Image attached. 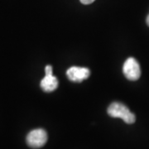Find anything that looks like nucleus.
I'll use <instances>...</instances> for the list:
<instances>
[{"label":"nucleus","mask_w":149,"mask_h":149,"mask_svg":"<svg viewBox=\"0 0 149 149\" xmlns=\"http://www.w3.org/2000/svg\"><path fill=\"white\" fill-rule=\"evenodd\" d=\"M47 133L43 128L33 129L27 136V143L32 148H40L47 143Z\"/></svg>","instance_id":"obj_2"},{"label":"nucleus","mask_w":149,"mask_h":149,"mask_svg":"<svg viewBox=\"0 0 149 149\" xmlns=\"http://www.w3.org/2000/svg\"><path fill=\"white\" fill-rule=\"evenodd\" d=\"M108 113L110 117L122 118L124 122L128 124H132L136 120L134 113L129 110L128 107L118 102L112 103L108 108Z\"/></svg>","instance_id":"obj_1"},{"label":"nucleus","mask_w":149,"mask_h":149,"mask_svg":"<svg viewBox=\"0 0 149 149\" xmlns=\"http://www.w3.org/2000/svg\"><path fill=\"white\" fill-rule=\"evenodd\" d=\"M146 22H147V24H148V26L149 27V14L148 15V17H147V19H146Z\"/></svg>","instance_id":"obj_7"},{"label":"nucleus","mask_w":149,"mask_h":149,"mask_svg":"<svg viewBox=\"0 0 149 149\" xmlns=\"http://www.w3.org/2000/svg\"><path fill=\"white\" fill-rule=\"evenodd\" d=\"M123 72L125 77L129 80H138L141 76V69L139 62L133 57L126 60L123 66Z\"/></svg>","instance_id":"obj_3"},{"label":"nucleus","mask_w":149,"mask_h":149,"mask_svg":"<svg viewBox=\"0 0 149 149\" xmlns=\"http://www.w3.org/2000/svg\"><path fill=\"white\" fill-rule=\"evenodd\" d=\"M95 0H80V2L83 4H91L93 2H95Z\"/></svg>","instance_id":"obj_6"},{"label":"nucleus","mask_w":149,"mask_h":149,"mask_svg":"<svg viewBox=\"0 0 149 149\" xmlns=\"http://www.w3.org/2000/svg\"><path fill=\"white\" fill-rule=\"evenodd\" d=\"M46 75L41 81V87L45 92H52L58 87V80L52 74V67L47 65L45 68Z\"/></svg>","instance_id":"obj_4"},{"label":"nucleus","mask_w":149,"mask_h":149,"mask_svg":"<svg viewBox=\"0 0 149 149\" xmlns=\"http://www.w3.org/2000/svg\"><path fill=\"white\" fill-rule=\"evenodd\" d=\"M67 77L70 81L73 82H82L83 80L89 78L91 71L88 68L85 67H77L72 66L66 71Z\"/></svg>","instance_id":"obj_5"}]
</instances>
